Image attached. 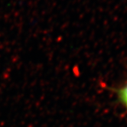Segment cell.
<instances>
[{"label": "cell", "instance_id": "obj_1", "mask_svg": "<svg viewBox=\"0 0 127 127\" xmlns=\"http://www.w3.org/2000/svg\"><path fill=\"white\" fill-rule=\"evenodd\" d=\"M117 102L122 106L127 112V79L122 84L113 89Z\"/></svg>", "mask_w": 127, "mask_h": 127}]
</instances>
